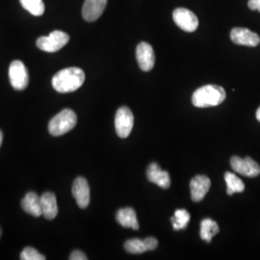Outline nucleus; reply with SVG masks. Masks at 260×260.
<instances>
[{
  "label": "nucleus",
  "instance_id": "nucleus-1",
  "mask_svg": "<svg viewBox=\"0 0 260 260\" xmlns=\"http://www.w3.org/2000/svg\"><path fill=\"white\" fill-rule=\"evenodd\" d=\"M85 81V74L79 68H67L58 72L52 78V86L58 93H73Z\"/></svg>",
  "mask_w": 260,
  "mask_h": 260
},
{
  "label": "nucleus",
  "instance_id": "nucleus-2",
  "mask_svg": "<svg viewBox=\"0 0 260 260\" xmlns=\"http://www.w3.org/2000/svg\"><path fill=\"white\" fill-rule=\"evenodd\" d=\"M226 93L219 85H205L196 90L192 95V103L196 107L206 108L220 105L224 102Z\"/></svg>",
  "mask_w": 260,
  "mask_h": 260
},
{
  "label": "nucleus",
  "instance_id": "nucleus-3",
  "mask_svg": "<svg viewBox=\"0 0 260 260\" xmlns=\"http://www.w3.org/2000/svg\"><path fill=\"white\" fill-rule=\"evenodd\" d=\"M76 123L77 117L75 112L65 109L51 119L48 124V130L53 136H61L75 128Z\"/></svg>",
  "mask_w": 260,
  "mask_h": 260
},
{
  "label": "nucleus",
  "instance_id": "nucleus-4",
  "mask_svg": "<svg viewBox=\"0 0 260 260\" xmlns=\"http://www.w3.org/2000/svg\"><path fill=\"white\" fill-rule=\"evenodd\" d=\"M70 41V36L60 30L51 32L47 37L39 38L37 47L46 52H56L65 47Z\"/></svg>",
  "mask_w": 260,
  "mask_h": 260
},
{
  "label": "nucleus",
  "instance_id": "nucleus-5",
  "mask_svg": "<svg viewBox=\"0 0 260 260\" xmlns=\"http://www.w3.org/2000/svg\"><path fill=\"white\" fill-rule=\"evenodd\" d=\"M134 124V117L128 107L122 106L117 113L115 118V127L119 137L127 138Z\"/></svg>",
  "mask_w": 260,
  "mask_h": 260
},
{
  "label": "nucleus",
  "instance_id": "nucleus-6",
  "mask_svg": "<svg viewBox=\"0 0 260 260\" xmlns=\"http://www.w3.org/2000/svg\"><path fill=\"white\" fill-rule=\"evenodd\" d=\"M9 78L14 89L22 91L28 86L29 76L24 64L19 61H13L9 68Z\"/></svg>",
  "mask_w": 260,
  "mask_h": 260
},
{
  "label": "nucleus",
  "instance_id": "nucleus-7",
  "mask_svg": "<svg viewBox=\"0 0 260 260\" xmlns=\"http://www.w3.org/2000/svg\"><path fill=\"white\" fill-rule=\"evenodd\" d=\"M231 166L234 172L244 177H256L260 175L259 165L249 156L245 158L233 156L231 159Z\"/></svg>",
  "mask_w": 260,
  "mask_h": 260
},
{
  "label": "nucleus",
  "instance_id": "nucleus-8",
  "mask_svg": "<svg viewBox=\"0 0 260 260\" xmlns=\"http://www.w3.org/2000/svg\"><path fill=\"white\" fill-rule=\"evenodd\" d=\"M173 19L178 27L186 32H194L199 26V19L195 14L186 8H177L173 13Z\"/></svg>",
  "mask_w": 260,
  "mask_h": 260
},
{
  "label": "nucleus",
  "instance_id": "nucleus-9",
  "mask_svg": "<svg viewBox=\"0 0 260 260\" xmlns=\"http://www.w3.org/2000/svg\"><path fill=\"white\" fill-rule=\"evenodd\" d=\"M231 39L234 44L239 46L255 47L260 44L259 36L247 28H233L231 32Z\"/></svg>",
  "mask_w": 260,
  "mask_h": 260
},
{
  "label": "nucleus",
  "instance_id": "nucleus-10",
  "mask_svg": "<svg viewBox=\"0 0 260 260\" xmlns=\"http://www.w3.org/2000/svg\"><path fill=\"white\" fill-rule=\"evenodd\" d=\"M136 58L140 69L144 72H149L155 64V54L152 47L148 43H140L136 48Z\"/></svg>",
  "mask_w": 260,
  "mask_h": 260
},
{
  "label": "nucleus",
  "instance_id": "nucleus-11",
  "mask_svg": "<svg viewBox=\"0 0 260 260\" xmlns=\"http://www.w3.org/2000/svg\"><path fill=\"white\" fill-rule=\"evenodd\" d=\"M73 195L80 208H86L90 204V187L84 177H77L73 184Z\"/></svg>",
  "mask_w": 260,
  "mask_h": 260
},
{
  "label": "nucleus",
  "instance_id": "nucleus-12",
  "mask_svg": "<svg viewBox=\"0 0 260 260\" xmlns=\"http://www.w3.org/2000/svg\"><path fill=\"white\" fill-rule=\"evenodd\" d=\"M211 186V181L209 177L206 176H197L191 180L190 190L191 198L195 203H199L204 200L205 195L209 191Z\"/></svg>",
  "mask_w": 260,
  "mask_h": 260
},
{
  "label": "nucleus",
  "instance_id": "nucleus-13",
  "mask_svg": "<svg viewBox=\"0 0 260 260\" xmlns=\"http://www.w3.org/2000/svg\"><path fill=\"white\" fill-rule=\"evenodd\" d=\"M108 0H85L82 16L87 21H94L101 18L106 8Z\"/></svg>",
  "mask_w": 260,
  "mask_h": 260
},
{
  "label": "nucleus",
  "instance_id": "nucleus-14",
  "mask_svg": "<svg viewBox=\"0 0 260 260\" xmlns=\"http://www.w3.org/2000/svg\"><path fill=\"white\" fill-rule=\"evenodd\" d=\"M147 177L150 182L167 189L171 185V178L166 171H163L157 163H151L147 170Z\"/></svg>",
  "mask_w": 260,
  "mask_h": 260
},
{
  "label": "nucleus",
  "instance_id": "nucleus-15",
  "mask_svg": "<svg viewBox=\"0 0 260 260\" xmlns=\"http://www.w3.org/2000/svg\"><path fill=\"white\" fill-rule=\"evenodd\" d=\"M21 206L25 212L34 217H40L43 215L41 197L34 192H29L25 195L21 201Z\"/></svg>",
  "mask_w": 260,
  "mask_h": 260
},
{
  "label": "nucleus",
  "instance_id": "nucleus-16",
  "mask_svg": "<svg viewBox=\"0 0 260 260\" xmlns=\"http://www.w3.org/2000/svg\"><path fill=\"white\" fill-rule=\"evenodd\" d=\"M117 222L123 228L132 229L134 231L139 230V223L137 220V215L133 208L125 207L121 208L117 213Z\"/></svg>",
  "mask_w": 260,
  "mask_h": 260
},
{
  "label": "nucleus",
  "instance_id": "nucleus-17",
  "mask_svg": "<svg viewBox=\"0 0 260 260\" xmlns=\"http://www.w3.org/2000/svg\"><path fill=\"white\" fill-rule=\"evenodd\" d=\"M43 216L48 220L54 219L58 214V206L56 197L51 192H47L41 197Z\"/></svg>",
  "mask_w": 260,
  "mask_h": 260
},
{
  "label": "nucleus",
  "instance_id": "nucleus-18",
  "mask_svg": "<svg viewBox=\"0 0 260 260\" xmlns=\"http://www.w3.org/2000/svg\"><path fill=\"white\" fill-rule=\"evenodd\" d=\"M224 180L226 182V194L233 196L235 193H242L245 190V184L241 179L231 172L224 174Z\"/></svg>",
  "mask_w": 260,
  "mask_h": 260
},
{
  "label": "nucleus",
  "instance_id": "nucleus-19",
  "mask_svg": "<svg viewBox=\"0 0 260 260\" xmlns=\"http://www.w3.org/2000/svg\"><path fill=\"white\" fill-rule=\"evenodd\" d=\"M219 233L218 223L213 220L207 218L202 221L201 223V238L205 242L209 243L212 240L214 236Z\"/></svg>",
  "mask_w": 260,
  "mask_h": 260
},
{
  "label": "nucleus",
  "instance_id": "nucleus-20",
  "mask_svg": "<svg viewBox=\"0 0 260 260\" xmlns=\"http://www.w3.org/2000/svg\"><path fill=\"white\" fill-rule=\"evenodd\" d=\"M171 221L173 223L175 231L183 230L185 229L190 221V214L188 213L185 209H177L175 212L174 217L171 218Z\"/></svg>",
  "mask_w": 260,
  "mask_h": 260
},
{
  "label": "nucleus",
  "instance_id": "nucleus-21",
  "mask_svg": "<svg viewBox=\"0 0 260 260\" xmlns=\"http://www.w3.org/2000/svg\"><path fill=\"white\" fill-rule=\"evenodd\" d=\"M24 9L33 16H42L45 12V4L43 0H19Z\"/></svg>",
  "mask_w": 260,
  "mask_h": 260
},
{
  "label": "nucleus",
  "instance_id": "nucleus-22",
  "mask_svg": "<svg viewBox=\"0 0 260 260\" xmlns=\"http://www.w3.org/2000/svg\"><path fill=\"white\" fill-rule=\"evenodd\" d=\"M124 249L127 252L133 253V254L143 253V252L148 251V248H147L145 240H141L138 238L130 239V240L125 242L124 243Z\"/></svg>",
  "mask_w": 260,
  "mask_h": 260
},
{
  "label": "nucleus",
  "instance_id": "nucleus-23",
  "mask_svg": "<svg viewBox=\"0 0 260 260\" xmlns=\"http://www.w3.org/2000/svg\"><path fill=\"white\" fill-rule=\"evenodd\" d=\"M20 259L22 260H45L46 256L41 254L34 248L27 247L20 253Z\"/></svg>",
  "mask_w": 260,
  "mask_h": 260
},
{
  "label": "nucleus",
  "instance_id": "nucleus-24",
  "mask_svg": "<svg viewBox=\"0 0 260 260\" xmlns=\"http://www.w3.org/2000/svg\"><path fill=\"white\" fill-rule=\"evenodd\" d=\"M148 251H153L157 248L158 241L157 239H155L154 237H148L145 239Z\"/></svg>",
  "mask_w": 260,
  "mask_h": 260
},
{
  "label": "nucleus",
  "instance_id": "nucleus-25",
  "mask_svg": "<svg viewBox=\"0 0 260 260\" xmlns=\"http://www.w3.org/2000/svg\"><path fill=\"white\" fill-rule=\"evenodd\" d=\"M71 260H87V256L86 254L80 251H74L72 252L71 256H70Z\"/></svg>",
  "mask_w": 260,
  "mask_h": 260
},
{
  "label": "nucleus",
  "instance_id": "nucleus-26",
  "mask_svg": "<svg viewBox=\"0 0 260 260\" xmlns=\"http://www.w3.org/2000/svg\"><path fill=\"white\" fill-rule=\"evenodd\" d=\"M248 6L251 11H258L260 13V0H249Z\"/></svg>",
  "mask_w": 260,
  "mask_h": 260
},
{
  "label": "nucleus",
  "instance_id": "nucleus-27",
  "mask_svg": "<svg viewBox=\"0 0 260 260\" xmlns=\"http://www.w3.org/2000/svg\"><path fill=\"white\" fill-rule=\"evenodd\" d=\"M255 116H256V119H257V121H260V107L258 108V109H257V111H256Z\"/></svg>",
  "mask_w": 260,
  "mask_h": 260
},
{
  "label": "nucleus",
  "instance_id": "nucleus-28",
  "mask_svg": "<svg viewBox=\"0 0 260 260\" xmlns=\"http://www.w3.org/2000/svg\"><path fill=\"white\" fill-rule=\"evenodd\" d=\"M2 140H3V135H2V132L0 131V146L2 144Z\"/></svg>",
  "mask_w": 260,
  "mask_h": 260
},
{
  "label": "nucleus",
  "instance_id": "nucleus-29",
  "mask_svg": "<svg viewBox=\"0 0 260 260\" xmlns=\"http://www.w3.org/2000/svg\"><path fill=\"white\" fill-rule=\"evenodd\" d=\"M0 235H1V231H0Z\"/></svg>",
  "mask_w": 260,
  "mask_h": 260
}]
</instances>
